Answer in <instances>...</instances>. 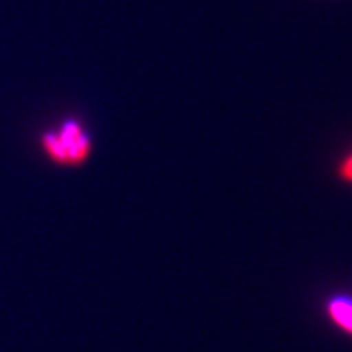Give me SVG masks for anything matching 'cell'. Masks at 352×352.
Returning <instances> with one entry per match:
<instances>
[{"mask_svg": "<svg viewBox=\"0 0 352 352\" xmlns=\"http://www.w3.org/2000/svg\"><path fill=\"white\" fill-rule=\"evenodd\" d=\"M41 148L52 164L76 168L91 155V138L77 120H65L52 131L43 132Z\"/></svg>", "mask_w": 352, "mask_h": 352, "instance_id": "6da1fadb", "label": "cell"}, {"mask_svg": "<svg viewBox=\"0 0 352 352\" xmlns=\"http://www.w3.org/2000/svg\"><path fill=\"white\" fill-rule=\"evenodd\" d=\"M328 311L338 327L352 333V300L336 298L328 305Z\"/></svg>", "mask_w": 352, "mask_h": 352, "instance_id": "7a4b0ae2", "label": "cell"}, {"mask_svg": "<svg viewBox=\"0 0 352 352\" xmlns=\"http://www.w3.org/2000/svg\"><path fill=\"white\" fill-rule=\"evenodd\" d=\"M340 175L342 179H346V182H352V153L341 164Z\"/></svg>", "mask_w": 352, "mask_h": 352, "instance_id": "3957f363", "label": "cell"}]
</instances>
